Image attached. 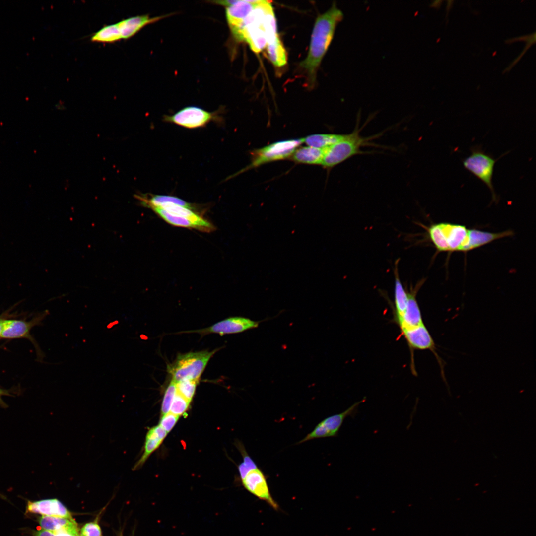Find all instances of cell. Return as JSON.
Segmentation results:
<instances>
[{
    "label": "cell",
    "instance_id": "5b68a950",
    "mask_svg": "<svg viewBox=\"0 0 536 536\" xmlns=\"http://www.w3.org/2000/svg\"><path fill=\"white\" fill-rule=\"evenodd\" d=\"M471 154L462 160L465 169L481 180L490 191L492 201L497 202V196L492 183L494 165L497 161L491 155L485 153L480 146L470 148Z\"/></svg>",
    "mask_w": 536,
    "mask_h": 536
},
{
    "label": "cell",
    "instance_id": "e0dca14e",
    "mask_svg": "<svg viewBox=\"0 0 536 536\" xmlns=\"http://www.w3.org/2000/svg\"><path fill=\"white\" fill-rule=\"evenodd\" d=\"M164 17L151 18L148 15H138L123 19L116 24L122 39H127L134 35L146 25L157 21Z\"/></svg>",
    "mask_w": 536,
    "mask_h": 536
},
{
    "label": "cell",
    "instance_id": "4dcf8cb0",
    "mask_svg": "<svg viewBox=\"0 0 536 536\" xmlns=\"http://www.w3.org/2000/svg\"><path fill=\"white\" fill-rule=\"evenodd\" d=\"M190 401L186 399L177 392L170 407V413L179 416L187 411Z\"/></svg>",
    "mask_w": 536,
    "mask_h": 536
},
{
    "label": "cell",
    "instance_id": "7402d4cb",
    "mask_svg": "<svg viewBox=\"0 0 536 536\" xmlns=\"http://www.w3.org/2000/svg\"><path fill=\"white\" fill-rule=\"evenodd\" d=\"M324 153L325 148L302 147L295 150L292 154V159L298 163L321 164Z\"/></svg>",
    "mask_w": 536,
    "mask_h": 536
},
{
    "label": "cell",
    "instance_id": "f1b7e54d",
    "mask_svg": "<svg viewBox=\"0 0 536 536\" xmlns=\"http://www.w3.org/2000/svg\"><path fill=\"white\" fill-rule=\"evenodd\" d=\"M428 237L439 252H449L440 223L425 227Z\"/></svg>",
    "mask_w": 536,
    "mask_h": 536
},
{
    "label": "cell",
    "instance_id": "30bf717a",
    "mask_svg": "<svg viewBox=\"0 0 536 536\" xmlns=\"http://www.w3.org/2000/svg\"><path fill=\"white\" fill-rule=\"evenodd\" d=\"M242 482L251 494L266 502L275 510H279L278 504L270 494L266 477L258 467L250 470L242 479Z\"/></svg>",
    "mask_w": 536,
    "mask_h": 536
},
{
    "label": "cell",
    "instance_id": "7c38bea8",
    "mask_svg": "<svg viewBox=\"0 0 536 536\" xmlns=\"http://www.w3.org/2000/svg\"><path fill=\"white\" fill-rule=\"evenodd\" d=\"M258 325L257 322L249 319L234 317L224 319L205 329L187 332H197L201 335L215 333L222 335L224 334L242 332L250 329L256 328Z\"/></svg>",
    "mask_w": 536,
    "mask_h": 536
},
{
    "label": "cell",
    "instance_id": "83f0119b",
    "mask_svg": "<svg viewBox=\"0 0 536 536\" xmlns=\"http://www.w3.org/2000/svg\"><path fill=\"white\" fill-rule=\"evenodd\" d=\"M167 223L179 227L193 228L200 230L199 226L187 218L171 214L159 207H150Z\"/></svg>",
    "mask_w": 536,
    "mask_h": 536
},
{
    "label": "cell",
    "instance_id": "484cf974",
    "mask_svg": "<svg viewBox=\"0 0 536 536\" xmlns=\"http://www.w3.org/2000/svg\"><path fill=\"white\" fill-rule=\"evenodd\" d=\"M267 50L270 61L275 66L281 67L286 64V51L279 38L267 44Z\"/></svg>",
    "mask_w": 536,
    "mask_h": 536
},
{
    "label": "cell",
    "instance_id": "5bb4252c",
    "mask_svg": "<svg viewBox=\"0 0 536 536\" xmlns=\"http://www.w3.org/2000/svg\"><path fill=\"white\" fill-rule=\"evenodd\" d=\"M26 512L72 519L70 512L59 500L55 498L34 501L28 500Z\"/></svg>",
    "mask_w": 536,
    "mask_h": 536
},
{
    "label": "cell",
    "instance_id": "ac0fdd59",
    "mask_svg": "<svg viewBox=\"0 0 536 536\" xmlns=\"http://www.w3.org/2000/svg\"><path fill=\"white\" fill-rule=\"evenodd\" d=\"M449 252L459 251L465 241L468 229L465 226L448 222H440Z\"/></svg>",
    "mask_w": 536,
    "mask_h": 536
},
{
    "label": "cell",
    "instance_id": "603a6c76",
    "mask_svg": "<svg viewBox=\"0 0 536 536\" xmlns=\"http://www.w3.org/2000/svg\"><path fill=\"white\" fill-rule=\"evenodd\" d=\"M162 441L153 428H150L146 434L143 453L139 460L134 465L133 470H136L139 469L151 454L159 446Z\"/></svg>",
    "mask_w": 536,
    "mask_h": 536
},
{
    "label": "cell",
    "instance_id": "8d00e7d4",
    "mask_svg": "<svg viewBox=\"0 0 536 536\" xmlns=\"http://www.w3.org/2000/svg\"><path fill=\"white\" fill-rule=\"evenodd\" d=\"M32 536H56L55 534L51 531L46 530L44 529H41L38 531H34L32 533Z\"/></svg>",
    "mask_w": 536,
    "mask_h": 536
},
{
    "label": "cell",
    "instance_id": "ab89813d",
    "mask_svg": "<svg viewBox=\"0 0 536 536\" xmlns=\"http://www.w3.org/2000/svg\"><path fill=\"white\" fill-rule=\"evenodd\" d=\"M4 320L5 319L0 318V337H1V335L3 330Z\"/></svg>",
    "mask_w": 536,
    "mask_h": 536
},
{
    "label": "cell",
    "instance_id": "4316f807",
    "mask_svg": "<svg viewBox=\"0 0 536 536\" xmlns=\"http://www.w3.org/2000/svg\"><path fill=\"white\" fill-rule=\"evenodd\" d=\"M122 39L120 33L116 23L104 26L96 32L91 37L93 42L100 43H113Z\"/></svg>",
    "mask_w": 536,
    "mask_h": 536
},
{
    "label": "cell",
    "instance_id": "cb8c5ba5",
    "mask_svg": "<svg viewBox=\"0 0 536 536\" xmlns=\"http://www.w3.org/2000/svg\"><path fill=\"white\" fill-rule=\"evenodd\" d=\"M347 135V134H316L308 136L303 139L309 146L323 148L344 139Z\"/></svg>",
    "mask_w": 536,
    "mask_h": 536
},
{
    "label": "cell",
    "instance_id": "d590c367",
    "mask_svg": "<svg viewBox=\"0 0 536 536\" xmlns=\"http://www.w3.org/2000/svg\"><path fill=\"white\" fill-rule=\"evenodd\" d=\"M53 532L56 536H80L77 524Z\"/></svg>",
    "mask_w": 536,
    "mask_h": 536
},
{
    "label": "cell",
    "instance_id": "60d3db41",
    "mask_svg": "<svg viewBox=\"0 0 536 536\" xmlns=\"http://www.w3.org/2000/svg\"><path fill=\"white\" fill-rule=\"evenodd\" d=\"M442 2H443L442 0L435 1L434 3L433 4V6L437 7V8H439L441 6V3H442Z\"/></svg>",
    "mask_w": 536,
    "mask_h": 536
},
{
    "label": "cell",
    "instance_id": "f546056e",
    "mask_svg": "<svg viewBox=\"0 0 536 536\" xmlns=\"http://www.w3.org/2000/svg\"><path fill=\"white\" fill-rule=\"evenodd\" d=\"M198 381L184 380L176 383V392L188 401L193 398Z\"/></svg>",
    "mask_w": 536,
    "mask_h": 536
},
{
    "label": "cell",
    "instance_id": "9c48e42d",
    "mask_svg": "<svg viewBox=\"0 0 536 536\" xmlns=\"http://www.w3.org/2000/svg\"><path fill=\"white\" fill-rule=\"evenodd\" d=\"M401 331L411 350H430L434 354L440 366L441 376L444 380L446 381L444 362L439 356L434 341L425 325L423 324L417 327Z\"/></svg>",
    "mask_w": 536,
    "mask_h": 536
},
{
    "label": "cell",
    "instance_id": "74e56055",
    "mask_svg": "<svg viewBox=\"0 0 536 536\" xmlns=\"http://www.w3.org/2000/svg\"><path fill=\"white\" fill-rule=\"evenodd\" d=\"M9 395L7 391L0 388V405L5 407L6 405L4 403L3 400H2V396Z\"/></svg>",
    "mask_w": 536,
    "mask_h": 536
},
{
    "label": "cell",
    "instance_id": "3957f363",
    "mask_svg": "<svg viewBox=\"0 0 536 536\" xmlns=\"http://www.w3.org/2000/svg\"><path fill=\"white\" fill-rule=\"evenodd\" d=\"M217 350L179 354L168 367L172 381L176 383L184 380L198 381L209 359Z\"/></svg>",
    "mask_w": 536,
    "mask_h": 536
},
{
    "label": "cell",
    "instance_id": "2e32d148",
    "mask_svg": "<svg viewBox=\"0 0 536 536\" xmlns=\"http://www.w3.org/2000/svg\"><path fill=\"white\" fill-rule=\"evenodd\" d=\"M158 207L173 215L187 218L196 223L200 231L210 232L215 230V227L212 223L194 212V210L171 203H162Z\"/></svg>",
    "mask_w": 536,
    "mask_h": 536
},
{
    "label": "cell",
    "instance_id": "8fae6325",
    "mask_svg": "<svg viewBox=\"0 0 536 536\" xmlns=\"http://www.w3.org/2000/svg\"><path fill=\"white\" fill-rule=\"evenodd\" d=\"M263 0H220L214 2L225 5L227 22L232 34L234 33L250 14L255 6Z\"/></svg>",
    "mask_w": 536,
    "mask_h": 536
},
{
    "label": "cell",
    "instance_id": "ba28073f",
    "mask_svg": "<svg viewBox=\"0 0 536 536\" xmlns=\"http://www.w3.org/2000/svg\"><path fill=\"white\" fill-rule=\"evenodd\" d=\"M365 401L364 399L356 402L344 411L325 418L298 444L317 438L336 436L344 419L349 416H354L360 404Z\"/></svg>",
    "mask_w": 536,
    "mask_h": 536
},
{
    "label": "cell",
    "instance_id": "277c9868",
    "mask_svg": "<svg viewBox=\"0 0 536 536\" xmlns=\"http://www.w3.org/2000/svg\"><path fill=\"white\" fill-rule=\"evenodd\" d=\"M372 138L361 136L357 128L352 133L347 134L344 139L325 148L321 165L325 167L331 168L354 155L365 153L361 148L366 146L374 145L370 142Z\"/></svg>",
    "mask_w": 536,
    "mask_h": 536
},
{
    "label": "cell",
    "instance_id": "836d02e7",
    "mask_svg": "<svg viewBox=\"0 0 536 536\" xmlns=\"http://www.w3.org/2000/svg\"><path fill=\"white\" fill-rule=\"evenodd\" d=\"M80 536H102V532L97 521L86 523L80 529Z\"/></svg>",
    "mask_w": 536,
    "mask_h": 536
},
{
    "label": "cell",
    "instance_id": "44dd1931",
    "mask_svg": "<svg viewBox=\"0 0 536 536\" xmlns=\"http://www.w3.org/2000/svg\"><path fill=\"white\" fill-rule=\"evenodd\" d=\"M34 322L5 319L0 337L13 339L27 337Z\"/></svg>",
    "mask_w": 536,
    "mask_h": 536
},
{
    "label": "cell",
    "instance_id": "9a60e30c",
    "mask_svg": "<svg viewBox=\"0 0 536 536\" xmlns=\"http://www.w3.org/2000/svg\"><path fill=\"white\" fill-rule=\"evenodd\" d=\"M513 234V231L511 230L493 233L475 229H468L467 236L459 251H470L490 243L494 240L511 236Z\"/></svg>",
    "mask_w": 536,
    "mask_h": 536
},
{
    "label": "cell",
    "instance_id": "52a82bcc",
    "mask_svg": "<svg viewBox=\"0 0 536 536\" xmlns=\"http://www.w3.org/2000/svg\"><path fill=\"white\" fill-rule=\"evenodd\" d=\"M304 142L303 138L282 140L255 150L248 168L264 163L285 159L292 155L297 147Z\"/></svg>",
    "mask_w": 536,
    "mask_h": 536
},
{
    "label": "cell",
    "instance_id": "8992f818",
    "mask_svg": "<svg viewBox=\"0 0 536 536\" xmlns=\"http://www.w3.org/2000/svg\"><path fill=\"white\" fill-rule=\"evenodd\" d=\"M220 120L218 111L210 112L196 106L186 107L172 115L164 117L166 122L188 129L202 127L211 121Z\"/></svg>",
    "mask_w": 536,
    "mask_h": 536
},
{
    "label": "cell",
    "instance_id": "d6986e66",
    "mask_svg": "<svg viewBox=\"0 0 536 536\" xmlns=\"http://www.w3.org/2000/svg\"><path fill=\"white\" fill-rule=\"evenodd\" d=\"M398 260L395 262L394 269L395 277L394 317L396 322L403 316L407 304V293L403 286L398 272Z\"/></svg>",
    "mask_w": 536,
    "mask_h": 536
},
{
    "label": "cell",
    "instance_id": "7a4b0ae2",
    "mask_svg": "<svg viewBox=\"0 0 536 536\" xmlns=\"http://www.w3.org/2000/svg\"><path fill=\"white\" fill-rule=\"evenodd\" d=\"M271 6L269 1L264 0L257 4L233 34L238 40L246 41L255 52H260L267 46L264 19Z\"/></svg>",
    "mask_w": 536,
    "mask_h": 536
},
{
    "label": "cell",
    "instance_id": "4fadbf2b",
    "mask_svg": "<svg viewBox=\"0 0 536 536\" xmlns=\"http://www.w3.org/2000/svg\"><path fill=\"white\" fill-rule=\"evenodd\" d=\"M424 280H421L414 286H410L407 293V304L405 311L402 318L396 323L401 331L414 328L423 323L420 310L416 300V295L418 290L422 285Z\"/></svg>",
    "mask_w": 536,
    "mask_h": 536
},
{
    "label": "cell",
    "instance_id": "ffe728a7",
    "mask_svg": "<svg viewBox=\"0 0 536 536\" xmlns=\"http://www.w3.org/2000/svg\"><path fill=\"white\" fill-rule=\"evenodd\" d=\"M134 197L139 201L143 206L148 208L158 207L161 204L164 203H171L193 210L196 208L194 204L172 196L142 194L135 195Z\"/></svg>",
    "mask_w": 536,
    "mask_h": 536
},
{
    "label": "cell",
    "instance_id": "d4e9b609",
    "mask_svg": "<svg viewBox=\"0 0 536 536\" xmlns=\"http://www.w3.org/2000/svg\"><path fill=\"white\" fill-rule=\"evenodd\" d=\"M38 522L40 527L44 530L55 532L68 526L77 524L72 519L57 516L42 515L39 517Z\"/></svg>",
    "mask_w": 536,
    "mask_h": 536
},
{
    "label": "cell",
    "instance_id": "1f68e13d",
    "mask_svg": "<svg viewBox=\"0 0 536 536\" xmlns=\"http://www.w3.org/2000/svg\"><path fill=\"white\" fill-rule=\"evenodd\" d=\"M176 393V383L171 380L166 389L163 399L161 412L164 415L169 413Z\"/></svg>",
    "mask_w": 536,
    "mask_h": 536
},
{
    "label": "cell",
    "instance_id": "6da1fadb",
    "mask_svg": "<svg viewBox=\"0 0 536 536\" xmlns=\"http://www.w3.org/2000/svg\"><path fill=\"white\" fill-rule=\"evenodd\" d=\"M343 17L342 12L335 4L316 19L311 35L309 50L301 66L314 82L316 73L334 37L335 28Z\"/></svg>",
    "mask_w": 536,
    "mask_h": 536
},
{
    "label": "cell",
    "instance_id": "d6a6232c",
    "mask_svg": "<svg viewBox=\"0 0 536 536\" xmlns=\"http://www.w3.org/2000/svg\"><path fill=\"white\" fill-rule=\"evenodd\" d=\"M243 461L238 466V470L241 480L251 469L258 467L254 461L247 454L245 451H243Z\"/></svg>",
    "mask_w": 536,
    "mask_h": 536
},
{
    "label": "cell",
    "instance_id": "f35d334b",
    "mask_svg": "<svg viewBox=\"0 0 536 536\" xmlns=\"http://www.w3.org/2000/svg\"><path fill=\"white\" fill-rule=\"evenodd\" d=\"M453 2V1H452V0H448L447 1V7H446V8H447L446 10H447V13H448V11H449V10L451 8V7H452Z\"/></svg>",
    "mask_w": 536,
    "mask_h": 536
},
{
    "label": "cell",
    "instance_id": "e575fe53",
    "mask_svg": "<svg viewBox=\"0 0 536 536\" xmlns=\"http://www.w3.org/2000/svg\"><path fill=\"white\" fill-rule=\"evenodd\" d=\"M179 417L178 415L169 412L165 414L162 416L159 425L168 433L173 428Z\"/></svg>",
    "mask_w": 536,
    "mask_h": 536
}]
</instances>
